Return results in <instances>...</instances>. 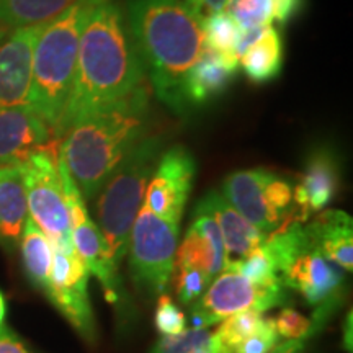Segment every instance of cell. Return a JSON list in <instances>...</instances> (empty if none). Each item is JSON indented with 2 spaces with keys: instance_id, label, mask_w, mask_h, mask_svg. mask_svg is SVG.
Here are the masks:
<instances>
[{
  "instance_id": "obj_1",
  "label": "cell",
  "mask_w": 353,
  "mask_h": 353,
  "mask_svg": "<svg viewBox=\"0 0 353 353\" xmlns=\"http://www.w3.org/2000/svg\"><path fill=\"white\" fill-rule=\"evenodd\" d=\"M144 83L143 63L120 3L100 0L82 30L72 90L56 139L82 114L126 99Z\"/></svg>"
},
{
  "instance_id": "obj_2",
  "label": "cell",
  "mask_w": 353,
  "mask_h": 353,
  "mask_svg": "<svg viewBox=\"0 0 353 353\" xmlns=\"http://www.w3.org/2000/svg\"><path fill=\"white\" fill-rule=\"evenodd\" d=\"M128 26L154 92L185 112L188 74L205 51L201 21L183 0H128Z\"/></svg>"
},
{
  "instance_id": "obj_3",
  "label": "cell",
  "mask_w": 353,
  "mask_h": 353,
  "mask_svg": "<svg viewBox=\"0 0 353 353\" xmlns=\"http://www.w3.org/2000/svg\"><path fill=\"white\" fill-rule=\"evenodd\" d=\"M149 88L82 114L59 136V157L82 198H94L148 131Z\"/></svg>"
},
{
  "instance_id": "obj_4",
  "label": "cell",
  "mask_w": 353,
  "mask_h": 353,
  "mask_svg": "<svg viewBox=\"0 0 353 353\" xmlns=\"http://www.w3.org/2000/svg\"><path fill=\"white\" fill-rule=\"evenodd\" d=\"M99 2L100 0H77L43 26L34 44L28 107L46 121L54 139L72 90L82 30Z\"/></svg>"
},
{
  "instance_id": "obj_5",
  "label": "cell",
  "mask_w": 353,
  "mask_h": 353,
  "mask_svg": "<svg viewBox=\"0 0 353 353\" xmlns=\"http://www.w3.org/2000/svg\"><path fill=\"white\" fill-rule=\"evenodd\" d=\"M162 152L164 139L161 136L145 134L126 154L97 193V228L107 242L110 257L117 268H120L128 252L132 224L143 208L145 188Z\"/></svg>"
},
{
  "instance_id": "obj_6",
  "label": "cell",
  "mask_w": 353,
  "mask_h": 353,
  "mask_svg": "<svg viewBox=\"0 0 353 353\" xmlns=\"http://www.w3.org/2000/svg\"><path fill=\"white\" fill-rule=\"evenodd\" d=\"M263 247L275 263L283 288L298 291L309 306L316 307L312 327L319 329L341 299L347 272L309 242L299 221H290L267 236Z\"/></svg>"
},
{
  "instance_id": "obj_7",
  "label": "cell",
  "mask_w": 353,
  "mask_h": 353,
  "mask_svg": "<svg viewBox=\"0 0 353 353\" xmlns=\"http://www.w3.org/2000/svg\"><path fill=\"white\" fill-rule=\"evenodd\" d=\"M59 141L33 152L20 165L28 216L46 234L54 249L76 252L70 236V216L59 175Z\"/></svg>"
},
{
  "instance_id": "obj_8",
  "label": "cell",
  "mask_w": 353,
  "mask_h": 353,
  "mask_svg": "<svg viewBox=\"0 0 353 353\" xmlns=\"http://www.w3.org/2000/svg\"><path fill=\"white\" fill-rule=\"evenodd\" d=\"M221 195L265 236L296 221L293 187L270 170L232 172L224 179Z\"/></svg>"
},
{
  "instance_id": "obj_9",
  "label": "cell",
  "mask_w": 353,
  "mask_h": 353,
  "mask_svg": "<svg viewBox=\"0 0 353 353\" xmlns=\"http://www.w3.org/2000/svg\"><path fill=\"white\" fill-rule=\"evenodd\" d=\"M179 226L141 208L130 234V270L136 290L161 296L175 270Z\"/></svg>"
},
{
  "instance_id": "obj_10",
  "label": "cell",
  "mask_w": 353,
  "mask_h": 353,
  "mask_svg": "<svg viewBox=\"0 0 353 353\" xmlns=\"http://www.w3.org/2000/svg\"><path fill=\"white\" fill-rule=\"evenodd\" d=\"M59 165L61 182H63L65 205H68L70 216V236H72L74 249L81 260L85 265V268L90 275H94L100 281L103 288L105 298L114 307L125 309L126 307V291L121 285L120 268L113 265V260L110 257L107 242L101 236L100 229L92 221L87 213L85 203L79 192L77 185L70 179L64 162H57Z\"/></svg>"
},
{
  "instance_id": "obj_11",
  "label": "cell",
  "mask_w": 353,
  "mask_h": 353,
  "mask_svg": "<svg viewBox=\"0 0 353 353\" xmlns=\"http://www.w3.org/2000/svg\"><path fill=\"white\" fill-rule=\"evenodd\" d=\"M283 286L260 288L231 265L214 276L208 288L192 304L195 329H208L242 311L263 312L283 303Z\"/></svg>"
},
{
  "instance_id": "obj_12",
  "label": "cell",
  "mask_w": 353,
  "mask_h": 353,
  "mask_svg": "<svg viewBox=\"0 0 353 353\" xmlns=\"http://www.w3.org/2000/svg\"><path fill=\"white\" fill-rule=\"evenodd\" d=\"M88 276L90 273L77 252L54 249L46 296L82 335L83 341L95 343L97 325L88 299Z\"/></svg>"
},
{
  "instance_id": "obj_13",
  "label": "cell",
  "mask_w": 353,
  "mask_h": 353,
  "mask_svg": "<svg viewBox=\"0 0 353 353\" xmlns=\"http://www.w3.org/2000/svg\"><path fill=\"white\" fill-rule=\"evenodd\" d=\"M195 174L196 162L187 148L167 149L149 180L143 206L167 223L180 226Z\"/></svg>"
},
{
  "instance_id": "obj_14",
  "label": "cell",
  "mask_w": 353,
  "mask_h": 353,
  "mask_svg": "<svg viewBox=\"0 0 353 353\" xmlns=\"http://www.w3.org/2000/svg\"><path fill=\"white\" fill-rule=\"evenodd\" d=\"M43 26L6 30L0 34V108L28 107L34 44Z\"/></svg>"
},
{
  "instance_id": "obj_15",
  "label": "cell",
  "mask_w": 353,
  "mask_h": 353,
  "mask_svg": "<svg viewBox=\"0 0 353 353\" xmlns=\"http://www.w3.org/2000/svg\"><path fill=\"white\" fill-rule=\"evenodd\" d=\"M52 141L51 128L30 107L0 108V167L21 165Z\"/></svg>"
},
{
  "instance_id": "obj_16",
  "label": "cell",
  "mask_w": 353,
  "mask_h": 353,
  "mask_svg": "<svg viewBox=\"0 0 353 353\" xmlns=\"http://www.w3.org/2000/svg\"><path fill=\"white\" fill-rule=\"evenodd\" d=\"M226 265V247L216 219L208 211L196 205L192 226L180 247H176L175 267L193 268L205 273L210 280Z\"/></svg>"
},
{
  "instance_id": "obj_17",
  "label": "cell",
  "mask_w": 353,
  "mask_h": 353,
  "mask_svg": "<svg viewBox=\"0 0 353 353\" xmlns=\"http://www.w3.org/2000/svg\"><path fill=\"white\" fill-rule=\"evenodd\" d=\"M339 165L329 149L319 148L306 159L299 183L293 188L298 221L306 223L312 213H321L339 190Z\"/></svg>"
},
{
  "instance_id": "obj_18",
  "label": "cell",
  "mask_w": 353,
  "mask_h": 353,
  "mask_svg": "<svg viewBox=\"0 0 353 353\" xmlns=\"http://www.w3.org/2000/svg\"><path fill=\"white\" fill-rule=\"evenodd\" d=\"M206 210L218 223L223 234L224 247H226V262H234L245 257L259 245L263 244L267 236L247 221L239 211L229 203L226 198L216 190L208 192L203 200L198 203Z\"/></svg>"
},
{
  "instance_id": "obj_19",
  "label": "cell",
  "mask_w": 353,
  "mask_h": 353,
  "mask_svg": "<svg viewBox=\"0 0 353 353\" xmlns=\"http://www.w3.org/2000/svg\"><path fill=\"white\" fill-rule=\"evenodd\" d=\"M307 239L330 262L350 273L353 268V221L341 210H322L304 226Z\"/></svg>"
},
{
  "instance_id": "obj_20",
  "label": "cell",
  "mask_w": 353,
  "mask_h": 353,
  "mask_svg": "<svg viewBox=\"0 0 353 353\" xmlns=\"http://www.w3.org/2000/svg\"><path fill=\"white\" fill-rule=\"evenodd\" d=\"M239 57L223 56L205 48L200 61L190 70L187 79L188 105H201L216 99L229 87L236 76Z\"/></svg>"
},
{
  "instance_id": "obj_21",
  "label": "cell",
  "mask_w": 353,
  "mask_h": 353,
  "mask_svg": "<svg viewBox=\"0 0 353 353\" xmlns=\"http://www.w3.org/2000/svg\"><path fill=\"white\" fill-rule=\"evenodd\" d=\"M28 218L20 165L0 167V241L15 245Z\"/></svg>"
},
{
  "instance_id": "obj_22",
  "label": "cell",
  "mask_w": 353,
  "mask_h": 353,
  "mask_svg": "<svg viewBox=\"0 0 353 353\" xmlns=\"http://www.w3.org/2000/svg\"><path fill=\"white\" fill-rule=\"evenodd\" d=\"M239 64L249 81L263 83L280 76L283 68V46L280 34L273 26H267L262 34L245 48L239 56Z\"/></svg>"
},
{
  "instance_id": "obj_23",
  "label": "cell",
  "mask_w": 353,
  "mask_h": 353,
  "mask_svg": "<svg viewBox=\"0 0 353 353\" xmlns=\"http://www.w3.org/2000/svg\"><path fill=\"white\" fill-rule=\"evenodd\" d=\"M20 245L26 275H28L33 286H37L46 294L48 288H50L54 249H52L51 241L48 239L46 234L37 226V223L30 216L26 218L23 229H21Z\"/></svg>"
},
{
  "instance_id": "obj_24",
  "label": "cell",
  "mask_w": 353,
  "mask_h": 353,
  "mask_svg": "<svg viewBox=\"0 0 353 353\" xmlns=\"http://www.w3.org/2000/svg\"><path fill=\"white\" fill-rule=\"evenodd\" d=\"M77 0H0V28L46 25Z\"/></svg>"
},
{
  "instance_id": "obj_25",
  "label": "cell",
  "mask_w": 353,
  "mask_h": 353,
  "mask_svg": "<svg viewBox=\"0 0 353 353\" xmlns=\"http://www.w3.org/2000/svg\"><path fill=\"white\" fill-rule=\"evenodd\" d=\"M203 32H205V48L218 54L237 57L241 28L228 10L216 13L203 21Z\"/></svg>"
},
{
  "instance_id": "obj_26",
  "label": "cell",
  "mask_w": 353,
  "mask_h": 353,
  "mask_svg": "<svg viewBox=\"0 0 353 353\" xmlns=\"http://www.w3.org/2000/svg\"><path fill=\"white\" fill-rule=\"evenodd\" d=\"M211 348V332L208 329H192L175 335H164L151 353H198Z\"/></svg>"
},
{
  "instance_id": "obj_27",
  "label": "cell",
  "mask_w": 353,
  "mask_h": 353,
  "mask_svg": "<svg viewBox=\"0 0 353 353\" xmlns=\"http://www.w3.org/2000/svg\"><path fill=\"white\" fill-rule=\"evenodd\" d=\"M226 10L241 30L270 26L273 21L272 0H231Z\"/></svg>"
},
{
  "instance_id": "obj_28",
  "label": "cell",
  "mask_w": 353,
  "mask_h": 353,
  "mask_svg": "<svg viewBox=\"0 0 353 353\" xmlns=\"http://www.w3.org/2000/svg\"><path fill=\"white\" fill-rule=\"evenodd\" d=\"M276 343L278 332L275 321L272 317H262L254 332L226 353H270Z\"/></svg>"
},
{
  "instance_id": "obj_29",
  "label": "cell",
  "mask_w": 353,
  "mask_h": 353,
  "mask_svg": "<svg viewBox=\"0 0 353 353\" xmlns=\"http://www.w3.org/2000/svg\"><path fill=\"white\" fill-rule=\"evenodd\" d=\"M176 270H179V275L175 278L176 296L180 303L187 306L195 303L213 281L200 270H193V268H176Z\"/></svg>"
},
{
  "instance_id": "obj_30",
  "label": "cell",
  "mask_w": 353,
  "mask_h": 353,
  "mask_svg": "<svg viewBox=\"0 0 353 353\" xmlns=\"http://www.w3.org/2000/svg\"><path fill=\"white\" fill-rule=\"evenodd\" d=\"M156 327L164 335H175L187 329V317L170 296L161 294L156 307Z\"/></svg>"
},
{
  "instance_id": "obj_31",
  "label": "cell",
  "mask_w": 353,
  "mask_h": 353,
  "mask_svg": "<svg viewBox=\"0 0 353 353\" xmlns=\"http://www.w3.org/2000/svg\"><path fill=\"white\" fill-rule=\"evenodd\" d=\"M273 321H275L278 335L288 341H306L307 334L312 329V322L291 307L283 309Z\"/></svg>"
},
{
  "instance_id": "obj_32",
  "label": "cell",
  "mask_w": 353,
  "mask_h": 353,
  "mask_svg": "<svg viewBox=\"0 0 353 353\" xmlns=\"http://www.w3.org/2000/svg\"><path fill=\"white\" fill-rule=\"evenodd\" d=\"M229 2H231V0H183V3L188 7V10L192 12L201 23L205 20H208L210 17L216 15V13L226 10Z\"/></svg>"
},
{
  "instance_id": "obj_33",
  "label": "cell",
  "mask_w": 353,
  "mask_h": 353,
  "mask_svg": "<svg viewBox=\"0 0 353 353\" xmlns=\"http://www.w3.org/2000/svg\"><path fill=\"white\" fill-rule=\"evenodd\" d=\"M301 3L303 0H272L273 19H276L281 25L288 23L299 10Z\"/></svg>"
},
{
  "instance_id": "obj_34",
  "label": "cell",
  "mask_w": 353,
  "mask_h": 353,
  "mask_svg": "<svg viewBox=\"0 0 353 353\" xmlns=\"http://www.w3.org/2000/svg\"><path fill=\"white\" fill-rule=\"evenodd\" d=\"M0 353H30L25 343L6 325H0Z\"/></svg>"
},
{
  "instance_id": "obj_35",
  "label": "cell",
  "mask_w": 353,
  "mask_h": 353,
  "mask_svg": "<svg viewBox=\"0 0 353 353\" xmlns=\"http://www.w3.org/2000/svg\"><path fill=\"white\" fill-rule=\"evenodd\" d=\"M6 314H7V304H6V296L0 291V325H3L6 322Z\"/></svg>"
},
{
  "instance_id": "obj_36",
  "label": "cell",
  "mask_w": 353,
  "mask_h": 353,
  "mask_svg": "<svg viewBox=\"0 0 353 353\" xmlns=\"http://www.w3.org/2000/svg\"><path fill=\"white\" fill-rule=\"evenodd\" d=\"M198 353H210V350H203V352H198Z\"/></svg>"
},
{
  "instance_id": "obj_37",
  "label": "cell",
  "mask_w": 353,
  "mask_h": 353,
  "mask_svg": "<svg viewBox=\"0 0 353 353\" xmlns=\"http://www.w3.org/2000/svg\"><path fill=\"white\" fill-rule=\"evenodd\" d=\"M3 32H6V30H2V28H0V34H2Z\"/></svg>"
}]
</instances>
